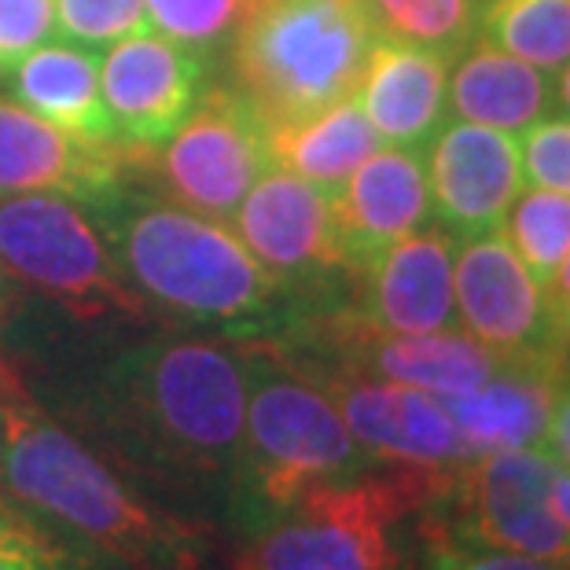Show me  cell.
Returning <instances> with one entry per match:
<instances>
[{
	"label": "cell",
	"instance_id": "6da1fadb",
	"mask_svg": "<svg viewBox=\"0 0 570 570\" xmlns=\"http://www.w3.org/2000/svg\"><path fill=\"white\" fill-rule=\"evenodd\" d=\"M247 423L239 335L159 332L107 354L67 405V428L174 512L225 533Z\"/></svg>",
	"mask_w": 570,
	"mask_h": 570
},
{
	"label": "cell",
	"instance_id": "7a4b0ae2",
	"mask_svg": "<svg viewBox=\"0 0 570 570\" xmlns=\"http://www.w3.org/2000/svg\"><path fill=\"white\" fill-rule=\"evenodd\" d=\"M0 482L45 523L75 533L129 570H217V527L155 501L111 460L48 416L16 361L0 354Z\"/></svg>",
	"mask_w": 570,
	"mask_h": 570
},
{
	"label": "cell",
	"instance_id": "3957f363",
	"mask_svg": "<svg viewBox=\"0 0 570 570\" xmlns=\"http://www.w3.org/2000/svg\"><path fill=\"white\" fill-rule=\"evenodd\" d=\"M239 343L247 361V423L225 533L247 541L306 490L368 471L372 456L354 442L324 386L276 338L244 335Z\"/></svg>",
	"mask_w": 570,
	"mask_h": 570
},
{
	"label": "cell",
	"instance_id": "277c9868",
	"mask_svg": "<svg viewBox=\"0 0 570 570\" xmlns=\"http://www.w3.org/2000/svg\"><path fill=\"white\" fill-rule=\"evenodd\" d=\"M100 217L118 269L155 317L228 327L239 338L269 324L284 291L225 222L166 203H118Z\"/></svg>",
	"mask_w": 570,
	"mask_h": 570
},
{
	"label": "cell",
	"instance_id": "5b68a950",
	"mask_svg": "<svg viewBox=\"0 0 570 570\" xmlns=\"http://www.w3.org/2000/svg\"><path fill=\"white\" fill-rule=\"evenodd\" d=\"M375 41L365 0H250L233 30V75L273 132L357 96Z\"/></svg>",
	"mask_w": 570,
	"mask_h": 570
},
{
	"label": "cell",
	"instance_id": "8992f818",
	"mask_svg": "<svg viewBox=\"0 0 570 570\" xmlns=\"http://www.w3.org/2000/svg\"><path fill=\"white\" fill-rule=\"evenodd\" d=\"M456 471L383 464L354 479L324 482L298 497L269 527L239 541L228 570H409L394 527L434 508Z\"/></svg>",
	"mask_w": 570,
	"mask_h": 570
},
{
	"label": "cell",
	"instance_id": "52a82bcc",
	"mask_svg": "<svg viewBox=\"0 0 570 570\" xmlns=\"http://www.w3.org/2000/svg\"><path fill=\"white\" fill-rule=\"evenodd\" d=\"M0 276L38 291L81 324L155 321L92 217L59 191L0 199Z\"/></svg>",
	"mask_w": 570,
	"mask_h": 570
},
{
	"label": "cell",
	"instance_id": "ba28073f",
	"mask_svg": "<svg viewBox=\"0 0 570 570\" xmlns=\"http://www.w3.org/2000/svg\"><path fill=\"white\" fill-rule=\"evenodd\" d=\"M560 460L549 449H493L460 468L445 504H453V538L487 549L538 556L549 563L570 560V533L556 515L552 487Z\"/></svg>",
	"mask_w": 570,
	"mask_h": 570
},
{
	"label": "cell",
	"instance_id": "9c48e42d",
	"mask_svg": "<svg viewBox=\"0 0 570 570\" xmlns=\"http://www.w3.org/2000/svg\"><path fill=\"white\" fill-rule=\"evenodd\" d=\"M151 166L188 210L233 222L247 191L273 169L269 126L239 89H210Z\"/></svg>",
	"mask_w": 570,
	"mask_h": 570
},
{
	"label": "cell",
	"instance_id": "30bf717a",
	"mask_svg": "<svg viewBox=\"0 0 570 570\" xmlns=\"http://www.w3.org/2000/svg\"><path fill=\"white\" fill-rule=\"evenodd\" d=\"M298 368L324 386L354 442L372 460L434 471H456L475 460L456 423L449 420L442 397L350 368Z\"/></svg>",
	"mask_w": 570,
	"mask_h": 570
},
{
	"label": "cell",
	"instance_id": "8fae6325",
	"mask_svg": "<svg viewBox=\"0 0 570 570\" xmlns=\"http://www.w3.org/2000/svg\"><path fill=\"white\" fill-rule=\"evenodd\" d=\"M155 151L126 140H89L45 122L16 100L0 96V196L59 191L100 203L122 188L137 169H148Z\"/></svg>",
	"mask_w": 570,
	"mask_h": 570
},
{
	"label": "cell",
	"instance_id": "7c38bea8",
	"mask_svg": "<svg viewBox=\"0 0 570 570\" xmlns=\"http://www.w3.org/2000/svg\"><path fill=\"white\" fill-rule=\"evenodd\" d=\"M453 295L460 327L497 357L508 361L560 350L544 313V291L501 228L456 244Z\"/></svg>",
	"mask_w": 570,
	"mask_h": 570
},
{
	"label": "cell",
	"instance_id": "4fadbf2b",
	"mask_svg": "<svg viewBox=\"0 0 570 570\" xmlns=\"http://www.w3.org/2000/svg\"><path fill=\"white\" fill-rule=\"evenodd\" d=\"M431 214L456 244L497 233L508 206L527 188L519 137L479 122L442 126L431 140Z\"/></svg>",
	"mask_w": 570,
	"mask_h": 570
},
{
	"label": "cell",
	"instance_id": "5bb4252c",
	"mask_svg": "<svg viewBox=\"0 0 570 570\" xmlns=\"http://www.w3.org/2000/svg\"><path fill=\"white\" fill-rule=\"evenodd\" d=\"M236 233L281 291L346 273L327 196L273 166L236 210Z\"/></svg>",
	"mask_w": 570,
	"mask_h": 570
},
{
	"label": "cell",
	"instance_id": "9a60e30c",
	"mask_svg": "<svg viewBox=\"0 0 570 570\" xmlns=\"http://www.w3.org/2000/svg\"><path fill=\"white\" fill-rule=\"evenodd\" d=\"M199 75L203 63L191 48L151 30L115 41L100 63V92L115 137L159 151L196 104Z\"/></svg>",
	"mask_w": 570,
	"mask_h": 570
},
{
	"label": "cell",
	"instance_id": "2e32d148",
	"mask_svg": "<svg viewBox=\"0 0 570 570\" xmlns=\"http://www.w3.org/2000/svg\"><path fill=\"white\" fill-rule=\"evenodd\" d=\"M327 206H332V225L346 273L357 281L397 239L431 222L423 155L380 148L354 169V177L327 199Z\"/></svg>",
	"mask_w": 570,
	"mask_h": 570
},
{
	"label": "cell",
	"instance_id": "e0dca14e",
	"mask_svg": "<svg viewBox=\"0 0 570 570\" xmlns=\"http://www.w3.org/2000/svg\"><path fill=\"white\" fill-rule=\"evenodd\" d=\"M453 262L456 239L442 225L416 228L357 276V306L350 313L391 335L449 332L460 324Z\"/></svg>",
	"mask_w": 570,
	"mask_h": 570
},
{
	"label": "cell",
	"instance_id": "ac0fdd59",
	"mask_svg": "<svg viewBox=\"0 0 570 570\" xmlns=\"http://www.w3.org/2000/svg\"><path fill=\"white\" fill-rule=\"evenodd\" d=\"M563 372L567 346L508 357L482 386L456 397H442V405L475 456L493 453V449L538 445L549 434Z\"/></svg>",
	"mask_w": 570,
	"mask_h": 570
},
{
	"label": "cell",
	"instance_id": "d6986e66",
	"mask_svg": "<svg viewBox=\"0 0 570 570\" xmlns=\"http://www.w3.org/2000/svg\"><path fill=\"white\" fill-rule=\"evenodd\" d=\"M449 63L439 52L380 38L368 56L357 104L383 144L428 155L442 132L449 100Z\"/></svg>",
	"mask_w": 570,
	"mask_h": 570
},
{
	"label": "cell",
	"instance_id": "ffe728a7",
	"mask_svg": "<svg viewBox=\"0 0 570 570\" xmlns=\"http://www.w3.org/2000/svg\"><path fill=\"white\" fill-rule=\"evenodd\" d=\"M104 59L85 45H38L11 67V100L45 122L89 140H111L115 126L100 92Z\"/></svg>",
	"mask_w": 570,
	"mask_h": 570
},
{
	"label": "cell",
	"instance_id": "44dd1931",
	"mask_svg": "<svg viewBox=\"0 0 570 570\" xmlns=\"http://www.w3.org/2000/svg\"><path fill=\"white\" fill-rule=\"evenodd\" d=\"M552 81L544 70L501 52L482 38L460 52L449 75V107L464 118L523 137L552 111Z\"/></svg>",
	"mask_w": 570,
	"mask_h": 570
},
{
	"label": "cell",
	"instance_id": "7402d4cb",
	"mask_svg": "<svg viewBox=\"0 0 570 570\" xmlns=\"http://www.w3.org/2000/svg\"><path fill=\"white\" fill-rule=\"evenodd\" d=\"M380 132L372 129L365 111H361L357 96L327 107V111L306 118V122L269 132L273 166L302 177L327 199L354 177V169L368 155L380 151Z\"/></svg>",
	"mask_w": 570,
	"mask_h": 570
},
{
	"label": "cell",
	"instance_id": "603a6c76",
	"mask_svg": "<svg viewBox=\"0 0 570 570\" xmlns=\"http://www.w3.org/2000/svg\"><path fill=\"white\" fill-rule=\"evenodd\" d=\"M475 38L544 75H560L570 63V0H490Z\"/></svg>",
	"mask_w": 570,
	"mask_h": 570
},
{
	"label": "cell",
	"instance_id": "cb8c5ba5",
	"mask_svg": "<svg viewBox=\"0 0 570 570\" xmlns=\"http://www.w3.org/2000/svg\"><path fill=\"white\" fill-rule=\"evenodd\" d=\"M0 570H129L75 533L0 497Z\"/></svg>",
	"mask_w": 570,
	"mask_h": 570
},
{
	"label": "cell",
	"instance_id": "d4e9b609",
	"mask_svg": "<svg viewBox=\"0 0 570 570\" xmlns=\"http://www.w3.org/2000/svg\"><path fill=\"white\" fill-rule=\"evenodd\" d=\"M380 38L405 41L456 59L475 41L479 19L471 0H365Z\"/></svg>",
	"mask_w": 570,
	"mask_h": 570
},
{
	"label": "cell",
	"instance_id": "484cf974",
	"mask_svg": "<svg viewBox=\"0 0 570 570\" xmlns=\"http://www.w3.org/2000/svg\"><path fill=\"white\" fill-rule=\"evenodd\" d=\"M501 233L544 291L570 250V196L549 188H523L508 206Z\"/></svg>",
	"mask_w": 570,
	"mask_h": 570
},
{
	"label": "cell",
	"instance_id": "4316f807",
	"mask_svg": "<svg viewBox=\"0 0 570 570\" xmlns=\"http://www.w3.org/2000/svg\"><path fill=\"white\" fill-rule=\"evenodd\" d=\"M247 8L250 0H144L148 27L166 41L191 48L196 56L228 38Z\"/></svg>",
	"mask_w": 570,
	"mask_h": 570
},
{
	"label": "cell",
	"instance_id": "83f0119b",
	"mask_svg": "<svg viewBox=\"0 0 570 570\" xmlns=\"http://www.w3.org/2000/svg\"><path fill=\"white\" fill-rule=\"evenodd\" d=\"M56 30L85 48H104L151 30L144 0H56Z\"/></svg>",
	"mask_w": 570,
	"mask_h": 570
},
{
	"label": "cell",
	"instance_id": "f1b7e54d",
	"mask_svg": "<svg viewBox=\"0 0 570 570\" xmlns=\"http://www.w3.org/2000/svg\"><path fill=\"white\" fill-rule=\"evenodd\" d=\"M523 177L533 188L570 196V118H541L519 137Z\"/></svg>",
	"mask_w": 570,
	"mask_h": 570
},
{
	"label": "cell",
	"instance_id": "f546056e",
	"mask_svg": "<svg viewBox=\"0 0 570 570\" xmlns=\"http://www.w3.org/2000/svg\"><path fill=\"white\" fill-rule=\"evenodd\" d=\"M428 541H431V567L434 570H560L549 560H538V556L460 541L442 523L428 527Z\"/></svg>",
	"mask_w": 570,
	"mask_h": 570
},
{
	"label": "cell",
	"instance_id": "4dcf8cb0",
	"mask_svg": "<svg viewBox=\"0 0 570 570\" xmlns=\"http://www.w3.org/2000/svg\"><path fill=\"white\" fill-rule=\"evenodd\" d=\"M56 33V0H0V70Z\"/></svg>",
	"mask_w": 570,
	"mask_h": 570
},
{
	"label": "cell",
	"instance_id": "1f68e13d",
	"mask_svg": "<svg viewBox=\"0 0 570 570\" xmlns=\"http://www.w3.org/2000/svg\"><path fill=\"white\" fill-rule=\"evenodd\" d=\"M544 313H549L556 343L570 346V250L549 281V287H544Z\"/></svg>",
	"mask_w": 570,
	"mask_h": 570
},
{
	"label": "cell",
	"instance_id": "d6a6232c",
	"mask_svg": "<svg viewBox=\"0 0 570 570\" xmlns=\"http://www.w3.org/2000/svg\"><path fill=\"white\" fill-rule=\"evenodd\" d=\"M544 442H549V453L560 460V464H570V372H563V383H560V394H556V409H552Z\"/></svg>",
	"mask_w": 570,
	"mask_h": 570
},
{
	"label": "cell",
	"instance_id": "836d02e7",
	"mask_svg": "<svg viewBox=\"0 0 570 570\" xmlns=\"http://www.w3.org/2000/svg\"><path fill=\"white\" fill-rule=\"evenodd\" d=\"M552 504H556V515L563 519V527H567V533H570V471H560V475H556Z\"/></svg>",
	"mask_w": 570,
	"mask_h": 570
},
{
	"label": "cell",
	"instance_id": "e575fe53",
	"mask_svg": "<svg viewBox=\"0 0 570 570\" xmlns=\"http://www.w3.org/2000/svg\"><path fill=\"white\" fill-rule=\"evenodd\" d=\"M552 100L570 118V63L560 70V78H556V85H552Z\"/></svg>",
	"mask_w": 570,
	"mask_h": 570
},
{
	"label": "cell",
	"instance_id": "d590c367",
	"mask_svg": "<svg viewBox=\"0 0 570 570\" xmlns=\"http://www.w3.org/2000/svg\"><path fill=\"white\" fill-rule=\"evenodd\" d=\"M0 453H4V428H0ZM0 497H8L4 493V482H0Z\"/></svg>",
	"mask_w": 570,
	"mask_h": 570
},
{
	"label": "cell",
	"instance_id": "8d00e7d4",
	"mask_svg": "<svg viewBox=\"0 0 570 570\" xmlns=\"http://www.w3.org/2000/svg\"><path fill=\"white\" fill-rule=\"evenodd\" d=\"M0 321H4V291H0Z\"/></svg>",
	"mask_w": 570,
	"mask_h": 570
},
{
	"label": "cell",
	"instance_id": "74e56055",
	"mask_svg": "<svg viewBox=\"0 0 570 570\" xmlns=\"http://www.w3.org/2000/svg\"><path fill=\"white\" fill-rule=\"evenodd\" d=\"M471 4H475V8H482V4H490V0H471Z\"/></svg>",
	"mask_w": 570,
	"mask_h": 570
},
{
	"label": "cell",
	"instance_id": "f35d334b",
	"mask_svg": "<svg viewBox=\"0 0 570 570\" xmlns=\"http://www.w3.org/2000/svg\"><path fill=\"white\" fill-rule=\"evenodd\" d=\"M563 567H567V570H570V560H567V563H563Z\"/></svg>",
	"mask_w": 570,
	"mask_h": 570
}]
</instances>
